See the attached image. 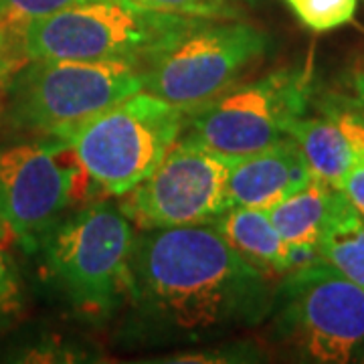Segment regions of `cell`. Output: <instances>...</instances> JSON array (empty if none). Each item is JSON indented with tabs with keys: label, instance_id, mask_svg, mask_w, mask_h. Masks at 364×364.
Returning <instances> with one entry per match:
<instances>
[{
	"label": "cell",
	"instance_id": "9c48e42d",
	"mask_svg": "<svg viewBox=\"0 0 364 364\" xmlns=\"http://www.w3.org/2000/svg\"><path fill=\"white\" fill-rule=\"evenodd\" d=\"M87 191L90 178L61 138L0 144V227L28 247Z\"/></svg>",
	"mask_w": 364,
	"mask_h": 364
},
{
	"label": "cell",
	"instance_id": "52a82bcc",
	"mask_svg": "<svg viewBox=\"0 0 364 364\" xmlns=\"http://www.w3.org/2000/svg\"><path fill=\"white\" fill-rule=\"evenodd\" d=\"M269 45L251 23L200 18L144 65V91L188 112L239 83Z\"/></svg>",
	"mask_w": 364,
	"mask_h": 364
},
{
	"label": "cell",
	"instance_id": "7402d4cb",
	"mask_svg": "<svg viewBox=\"0 0 364 364\" xmlns=\"http://www.w3.org/2000/svg\"><path fill=\"white\" fill-rule=\"evenodd\" d=\"M354 107L364 122V69L354 79Z\"/></svg>",
	"mask_w": 364,
	"mask_h": 364
},
{
	"label": "cell",
	"instance_id": "5b68a950",
	"mask_svg": "<svg viewBox=\"0 0 364 364\" xmlns=\"http://www.w3.org/2000/svg\"><path fill=\"white\" fill-rule=\"evenodd\" d=\"M182 128L181 107L142 90L85 119L61 140L91 186L124 196L162 162Z\"/></svg>",
	"mask_w": 364,
	"mask_h": 364
},
{
	"label": "cell",
	"instance_id": "d6986e66",
	"mask_svg": "<svg viewBox=\"0 0 364 364\" xmlns=\"http://www.w3.org/2000/svg\"><path fill=\"white\" fill-rule=\"evenodd\" d=\"M21 308V282L13 257L0 239V322Z\"/></svg>",
	"mask_w": 364,
	"mask_h": 364
},
{
	"label": "cell",
	"instance_id": "8fae6325",
	"mask_svg": "<svg viewBox=\"0 0 364 364\" xmlns=\"http://www.w3.org/2000/svg\"><path fill=\"white\" fill-rule=\"evenodd\" d=\"M312 170L294 138H282L249 156L231 158L227 193L231 207L272 208L312 181Z\"/></svg>",
	"mask_w": 364,
	"mask_h": 364
},
{
	"label": "cell",
	"instance_id": "7c38bea8",
	"mask_svg": "<svg viewBox=\"0 0 364 364\" xmlns=\"http://www.w3.org/2000/svg\"><path fill=\"white\" fill-rule=\"evenodd\" d=\"M208 225H213L243 259L275 282L291 269V247L275 229L267 210L233 205Z\"/></svg>",
	"mask_w": 364,
	"mask_h": 364
},
{
	"label": "cell",
	"instance_id": "6da1fadb",
	"mask_svg": "<svg viewBox=\"0 0 364 364\" xmlns=\"http://www.w3.org/2000/svg\"><path fill=\"white\" fill-rule=\"evenodd\" d=\"M275 279L213 225L142 229L134 237L128 294L134 324L152 338L200 340L267 320Z\"/></svg>",
	"mask_w": 364,
	"mask_h": 364
},
{
	"label": "cell",
	"instance_id": "e0dca14e",
	"mask_svg": "<svg viewBox=\"0 0 364 364\" xmlns=\"http://www.w3.org/2000/svg\"><path fill=\"white\" fill-rule=\"evenodd\" d=\"M85 0H0V39H18L23 26L35 18L63 11Z\"/></svg>",
	"mask_w": 364,
	"mask_h": 364
},
{
	"label": "cell",
	"instance_id": "3957f363",
	"mask_svg": "<svg viewBox=\"0 0 364 364\" xmlns=\"http://www.w3.org/2000/svg\"><path fill=\"white\" fill-rule=\"evenodd\" d=\"M267 320L272 338L306 363H350L364 350V289L320 257L279 277Z\"/></svg>",
	"mask_w": 364,
	"mask_h": 364
},
{
	"label": "cell",
	"instance_id": "9a60e30c",
	"mask_svg": "<svg viewBox=\"0 0 364 364\" xmlns=\"http://www.w3.org/2000/svg\"><path fill=\"white\" fill-rule=\"evenodd\" d=\"M318 257L364 289V217L340 193L326 225Z\"/></svg>",
	"mask_w": 364,
	"mask_h": 364
},
{
	"label": "cell",
	"instance_id": "ffe728a7",
	"mask_svg": "<svg viewBox=\"0 0 364 364\" xmlns=\"http://www.w3.org/2000/svg\"><path fill=\"white\" fill-rule=\"evenodd\" d=\"M340 191L348 198L352 207L364 217V146L354 148V158L348 172L344 174Z\"/></svg>",
	"mask_w": 364,
	"mask_h": 364
},
{
	"label": "cell",
	"instance_id": "277c9868",
	"mask_svg": "<svg viewBox=\"0 0 364 364\" xmlns=\"http://www.w3.org/2000/svg\"><path fill=\"white\" fill-rule=\"evenodd\" d=\"M142 90V63L35 59L9 81L6 119L18 130L65 138L85 119Z\"/></svg>",
	"mask_w": 364,
	"mask_h": 364
},
{
	"label": "cell",
	"instance_id": "8992f818",
	"mask_svg": "<svg viewBox=\"0 0 364 364\" xmlns=\"http://www.w3.org/2000/svg\"><path fill=\"white\" fill-rule=\"evenodd\" d=\"M134 225L112 203H95L45 235V269L75 312L105 318L126 301Z\"/></svg>",
	"mask_w": 364,
	"mask_h": 364
},
{
	"label": "cell",
	"instance_id": "2e32d148",
	"mask_svg": "<svg viewBox=\"0 0 364 364\" xmlns=\"http://www.w3.org/2000/svg\"><path fill=\"white\" fill-rule=\"evenodd\" d=\"M286 4L306 28L328 33L350 23L358 0H286Z\"/></svg>",
	"mask_w": 364,
	"mask_h": 364
},
{
	"label": "cell",
	"instance_id": "30bf717a",
	"mask_svg": "<svg viewBox=\"0 0 364 364\" xmlns=\"http://www.w3.org/2000/svg\"><path fill=\"white\" fill-rule=\"evenodd\" d=\"M231 158L182 136L140 184L122 196V210L140 229L213 223L231 207Z\"/></svg>",
	"mask_w": 364,
	"mask_h": 364
},
{
	"label": "cell",
	"instance_id": "5bb4252c",
	"mask_svg": "<svg viewBox=\"0 0 364 364\" xmlns=\"http://www.w3.org/2000/svg\"><path fill=\"white\" fill-rule=\"evenodd\" d=\"M287 136L299 146L314 178L340 191L344 174L350 168L354 148L338 117L332 112L324 117H306L304 114L289 122Z\"/></svg>",
	"mask_w": 364,
	"mask_h": 364
},
{
	"label": "cell",
	"instance_id": "44dd1931",
	"mask_svg": "<svg viewBox=\"0 0 364 364\" xmlns=\"http://www.w3.org/2000/svg\"><path fill=\"white\" fill-rule=\"evenodd\" d=\"M25 61L21 53H14L13 41L0 39V97L9 87V81L13 79L16 69Z\"/></svg>",
	"mask_w": 364,
	"mask_h": 364
},
{
	"label": "cell",
	"instance_id": "603a6c76",
	"mask_svg": "<svg viewBox=\"0 0 364 364\" xmlns=\"http://www.w3.org/2000/svg\"><path fill=\"white\" fill-rule=\"evenodd\" d=\"M243 2H249V4H251V2H257V0H243Z\"/></svg>",
	"mask_w": 364,
	"mask_h": 364
},
{
	"label": "cell",
	"instance_id": "ac0fdd59",
	"mask_svg": "<svg viewBox=\"0 0 364 364\" xmlns=\"http://www.w3.org/2000/svg\"><path fill=\"white\" fill-rule=\"evenodd\" d=\"M160 13L196 18H237V0H132Z\"/></svg>",
	"mask_w": 364,
	"mask_h": 364
},
{
	"label": "cell",
	"instance_id": "7a4b0ae2",
	"mask_svg": "<svg viewBox=\"0 0 364 364\" xmlns=\"http://www.w3.org/2000/svg\"><path fill=\"white\" fill-rule=\"evenodd\" d=\"M200 18L160 13L132 0H85L35 18L18 33L26 61H134L146 65Z\"/></svg>",
	"mask_w": 364,
	"mask_h": 364
},
{
	"label": "cell",
	"instance_id": "ba28073f",
	"mask_svg": "<svg viewBox=\"0 0 364 364\" xmlns=\"http://www.w3.org/2000/svg\"><path fill=\"white\" fill-rule=\"evenodd\" d=\"M310 104V77L279 69L249 83H235L207 104L184 112V136L227 158L249 156L287 136L291 119Z\"/></svg>",
	"mask_w": 364,
	"mask_h": 364
},
{
	"label": "cell",
	"instance_id": "4fadbf2b",
	"mask_svg": "<svg viewBox=\"0 0 364 364\" xmlns=\"http://www.w3.org/2000/svg\"><path fill=\"white\" fill-rule=\"evenodd\" d=\"M340 193L324 181L312 178L301 191L267 208V215L289 247L318 251Z\"/></svg>",
	"mask_w": 364,
	"mask_h": 364
}]
</instances>
